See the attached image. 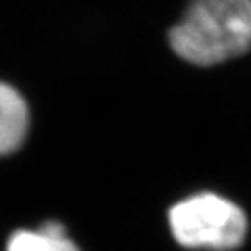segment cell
<instances>
[{
  "label": "cell",
  "instance_id": "obj_4",
  "mask_svg": "<svg viewBox=\"0 0 251 251\" xmlns=\"http://www.w3.org/2000/svg\"><path fill=\"white\" fill-rule=\"evenodd\" d=\"M7 251H80L65 237L59 222L44 224L38 232H17L10 238Z\"/></svg>",
  "mask_w": 251,
  "mask_h": 251
},
{
  "label": "cell",
  "instance_id": "obj_1",
  "mask_svg": "<svg viewBox=\"0 0 251 251\" xmlns=\"http://www.w3.org/2000/svg\"><path fill=\"white\" fill-rule=\"evenodd\" d=\"M179 57L196 65H214L251 46V0H191L170 31Z\"/></svg>",
  "mask_w": 251,
  "mask_h": 251
},
{
  "label": "cell",
  "instance_id": "obj_2",
  "mask_svg": "<svg viewBox=\"0 0 251 251\" xmlns=\"http://www.w3.org/2000/svg\"><path fill=\"white\" fill-rule=\"evenodd\" d=\"M170 227L183 247L228 251L243 243L248 222L243 210L232 201L202 193L173 205Z\"/></svg>",
  "mask_w": 251,
  "mask_h": 251
},
{
  "label": "cell",
  "instance_id": "obj_3",
  "mask_svg": "<svg viewBox=\"0 0 251 251\" xmlns=\"http://www.w3.org/2000/svg\"><path fill=\"white\" fill-rule=\"evenodd\" d=\"M28 129V108L17 90L0 83V155L13 152Z\"/></svg>",
  "mask_w": 251,
  "mask_h": 251
}]
</instances>
